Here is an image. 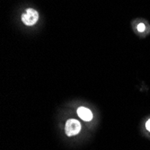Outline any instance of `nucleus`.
Wrapping results in <instances>:
<instances>
[{
    "label": "nucleus",
    "instance_id": "1",
    "mask_svg": "<svg viewBox=\"0 0 150 150\" xmlns=\"http://www.w3.org/2000/svg\"><path fill=\"white\" fill-rule=\"evenodd\" d=\"M81 130V124L77 120L70 119L66 122L65 131L69 137L77 135Z\"/></svg>",
    "mask_w": 150,
    "mask_h": 150
},
{
    "label": "nucleus",
    "instance_id": "2",
    "mask_svg": "<svg viewBox=\"0 0 150 150\" xmlns=\"http://www.w3.org/2000/svg\"><path fill=\"white\" fill-rule=\"evenodd\" d=\"M39 19V13L36 10L29 8L27 9L26 12L22 16V21L24 24L31 26L36 23V22Z\"/></svg>",
    "mask_w": 150,
    "mask_h": 150
},
{
    "label": "nucleus",
    "instance_id": "3",
    "mask_svg": "<svg viewBox=\"0 0 150 150\" xmlns=\"http://www.w3.org/2000/svg\"><path fill=\"white\" fill-rule=\"evenodd\" d=\"M77 115L85 121H90L93 119V113L89 109L86 107H79L77 109Z\"/></svg>",
    "mask_w": 150,
    "mask_h": 150
},
{
    "label": "nucleus",
    "instance_id": "4",
    "mask_svg": "<svg viewBox=\"0 0 150 150\" xmlns=\"http://www.w3.org/2000/svg\"><path fill=\"white\" fill-rule=\"evenodd\" d=\"M145 29H146V27H145V24L144 23H139L138 25V31L139 33H143L145 31Z\"/></svg>",
    "mask_w": 150,
    "mask_h": 150
},
{
    "label": "nucleus",
    "instance_id": "5",
    "mask_svg": "<svg viewBox=\"0 0 150 150\" xmlns=\"http://www.w3.org/2000/svg\"><path fill=\"white\" fill-rule=\"evenodd\" d=\"M146 129L148 131H150V119L146 121Z\"/></svg>",
    "mask_w": 150,
    "mask_h": 150
}]
</instances>
